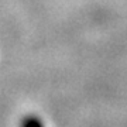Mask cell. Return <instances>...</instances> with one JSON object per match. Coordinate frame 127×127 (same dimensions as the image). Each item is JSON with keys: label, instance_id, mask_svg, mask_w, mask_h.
Returning <instances> with one entry per match:
<instances>
[{"label": "cell", "instance_id": "1", "mask_svg": "<svg viewBox=\"0 0 127 127\" xmlns=\"http://www.w3.org/2000/svg\"><path fill=\"white\" fill-rule=\"evenodd\" d=\"M20 127H44L40 117L37 116H27L21 120V126Z\"/></svg>", "mask_w": 127, "mask_h": 127}]
</instances>
